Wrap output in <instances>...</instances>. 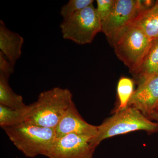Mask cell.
<instances>
[{"label":"cell","instance_id":"1","mask_svg":"<svg viewBox=\"0 0 158 158\" xmlns=\"http://www.w3.org/2000/svg\"><path fill=\"white\" fill-rule=\"evenodd\" d=\"M73 102L72 94L68 89L55 87L45 90L29 105L25 122L55 129Z\"/></svg>","mask_w":158,"mask_h":158},{"label":"cell","instance_id":"2","mask_svg":"<svg viewBox=\"0 0 158 158\" xmlns=\"http://www.w3.org/2000/svg\"><path fill=\"white\" fill-rule=\"evenodd\" d=\"M137 131H145L149 134L158 132V123L151 121L136 108L128 106L115 112L98 126L96 135L90 139V144L96 148L107 138Z\"/></svg>","mask_w":158,"mask_h":158},{"label":"cell","instance_id":"3","mask_svg":"<svg viewBox=\"0 0 158 158\" xmlns=\"http://www.w3.org/2000/svg\"><path fill=\"white\" fill-rule=\"evenodd\" d=\"M3 129L17 149L28 158L46 157L56 138L54 129L26 122Z\"/></svg>","mask_w":158,"mask_h":158},{"label":"cell","instance_id":"4","mask_svg":"<svg viewBox=\"0 0 158 158\" xmlns=\"http://www.w3.org/2000/svg\"><path fill=\"white\" fill-rule=\"evenodd\" d=\"M152 42L141 29L131 23L120 31L110 43L118 59L133 74L139 68Z\"/></svg>","mask_w":158,"mask_h":158},{"label":"cell","instance_id":"5","mask_svg":"<svg viewBox=\"0 0 158 158\" xmlns=\"http://www.w3.org/2000/svg\"><path fill=\"white\" fill-rule=\"evenodd\" d=\"M60 27L64 39L83 45L92 42L97 34L102 32V25L92 4L63 20Z\"/></svg>","mask_w":158,"mask_h":158},{"label":"cell","instance_id":"6","mask_svg":"<svg viewBox=\"0 0 158 158\" xmlns=\"http://www.w3.org/2000/svg\"><path fill=\"white\" fill-rule=\"evenodd\" d=\"M146 10L140 0H116L112 12L102 23V32L110 42L120 31Z\"/></svg>","mask_w":158,"mask_h":158},{"label":"cell","instance_id":"7","mask_svg":"<svg viewBox=\"0 0 158 158\" xmlns=\"http://www.w3.org/2000/svg\"><path fill=\"white\" fill-rule=\"evenodd\" d=\"M90 137L70 134L56 138L49 152L48 158H93L96 148L91 146Z\"/></svg>","mask_w":158,"mask_h":158},{"label":"cell","instance_id":"8","mask_svg":"<svg viewBox=\"0 0 158 158\" xmlns=\"http://www.w3.org/2000/svg\"><path fill=\"white\" fill-rule=\"evenodd\" d=\"M158 103V75L153 76L138 85L128 103L148 118Z\"/></svg>","mask_w":158,"mask_h":158},{"label":"cell","instance_id":"9","mask_svg":"<svg viewBox=\"0 0 158 158\" xmlns=\"http://www.w3.org/2000/svg\"><path fill=\"white\" fill-rule=\"evenodd\" d=\"M98 126L89 124L84 120L73 102L55 128L56 138L70 134L84 135L93 138L96 135Z\"/></svg>","mask_w":158,"mask_h":158},{"label":"cell","instance_id":"10","mask_svg":"<svg viewBox=\"0 0 158 158\" xmlns=\"http://www.w3.org/2000/svg\"><path fill=\"white\" fill-rule=\"evenodd\" d=\"M24 39L19 34L8 28L0 20V49L14 66L22 54Z\"/></svg>","mask_w":158,"mask_h":158},{"label":"cell","instance_id":"11","mask_svg":"<svg viewBox=\"0 0 158 158\" xmlns=\"http://www.w3.org/2000/svg\"><path fill=\"white\" fill-rule=\"evenodd\" d=\"M133 75L138 85L158 75V39L152 40L139 68Z\"/></svg>","mask_w":158,"mask_h":158},{"label":"cell","instance_id":"12","mask_svg":"<svg viewBox=\"0 0 158 158\" xmlns=\"http://www.w3.org/2000/svg\"><path fill=\"white\" fill-rule=\"evenodd\" d=\"M132 24L143 31L151 40L158 39V5L141 11Z\"/></svg>","mask_w":158,"mask_h":158},{"label":"cell","instance_id":"13","mask_svg":"<svg viewBox=\"0 0 158 158\" xmlns=\"http://www.w3.org/2000/svg\"><path fill=\"white\" fill-rule=\"evenodd\" d=\"M9 77L0 73V104L14 110H23L27 107L22 96L15 93L9 85Z\"/></svg>","mask_w":158,"mask_h":158},{"label":"cell","instance_id":"14","mask_svg":"<svg viewBox=\"0 0 158 158\" xmlns=\"http://www.w3.org/2000/svg\"><path fill=\"white\" fill-rule=\"evenodd\" d=\"M29 105L23 110H14L0 104V126L2 128L25 122Z\"/></svg>","mask_w":158,"mask_h":158},{"label":"cell","instance_id":"15","mask_svg":"<svg viewBox=\"0 0 158 158\" xmlns=\"http://www.w3.org/2000/svg\"><path fill=\"white\" fill-rule=\"evenodd\" d=\"M118 106L115 112L124 110L128 106L129 102L134 93V82L127 77H121L117 88Z\"/></svg>","mask_w":158,"mask_h":158},{"label":"cell","instance_id":"16","mask_svg":"<svg viewBox=\"0 0 158 158\" xmlns=\"http://www.w3.org/2000/svg\"><path fill=\"white\" fill-rule=\"evenodd\" d=\"M93 0H70L64 5L60 13L63 20L67 19L74 13L92 5Z\"/></svg>","mask_w":158,"mask_h":158},{"label":"cell","instance_id":"17","mask_svg":"<svg viewBox=\"0 0 158 158\" xmlns=\"http://www.w3.org/2000/svg\"><path fill=\"white\" fill-rule=\"evenodd\" d=\"M116 0H97L96 8L99 18L102 23L110 15L115 5Z\"/></svg>","mask_w":158,"mask_h":158},{"label":"cell","instance_id":"18","mask_svg":"<svg viewBox=\"0 0 158 158\" xmlns=\"http://www.w3.org/2000/svg\"><path fill=\"white\" fill-rule=\"evenodd\" d=\"M14 67L7 57L0 51V73L9 77L14 72Z\"/></svg>","mask_w":158,"mask_h":158},{"label":"cell","instance_id":"19","mask_svg":"<svg viewBox=\"0 0 158 158\" xmlns=\"http://www.w3.org/2000/svg\"><path fill=\"white\" fill-rule=\"evenodd\" d=\"M142 6L145 9H149L152 8L156 4V1L152 0H143L141 1Z\"/></svg>","mask_w":158,"mask_h":158},{"label":"cell","instance_id":"20","mask_svg":"<svg viewBox=\"0 0 158 158\" xmlns=\"http://www.w3.org/2000/svg\"><path fill=\"white\" fill-rule=\"evenodd\" d=\"M148 118L156 120L158 123V110L153 111L152 113H151Z\"/></svg>","mask_w":158,"mask_h":158},{"label":"cell","instance_id":"21","mask_svg":"<svg viewBox=\"0 0 158 158\" xmlns=\"http://www.w3.org/2000/svg\"><path fill=\"white\" fill-rule=\"evenodd\" d=\"M156 110H158V103L157 104V105H156V106L155 109L154 110V111H156Z\"/></svg>","mask_w":158,"mask_h":158},{"label":"cell","instance_id":"22","mask_svg":"<svg viewBox=\"0 0 158 158\" xmlns=\"http://www.w3.org/2000/svg\"><path fill=\"white\" fill-rule=\"evenodd\" d=\"M156 4H157V5H158V1H156Z\"/></svg>","mask_w":158,"mask_h":158}]
</instances>
